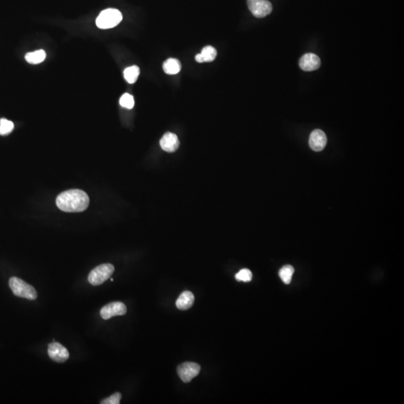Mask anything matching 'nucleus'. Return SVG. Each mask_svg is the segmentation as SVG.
Masks as SVG:
<instances>
[{"instance_id":"nucleus-9","label":"nucleus","mask_w":404,"mask_h":404,"mask_svg":"<svg viewBox=\"0 0 404 404\" xmlns=\"http://www.w3.org/2000/svg\"><path fill=\"white\" fill-rule=\"evenodd\" d=\"M326 142L327 138L323 130L317 129L310 135L309 146L313 151H321L326 147Z\"/></svg>"},{"instance_id":"nucleus-12","label":"nucleus","mask_w":404,"mask_h":404,"mask_svg":"<svg viewBox=\"0 0 404 404\" xmlns=\"http://www.w3.org/2000/svg\"><path fill=\"white\" fill-rule=\"evenodd\" d=\"M194 302L195 296L193 293L190 291H184L177 299L176 306L178 309L185 311L191 308Z\"/></svg>"},{"instance_id":"nucleus-14","label":"nucleus","mask_w":404,"mask_h":404,"mask_svg":"<svg viewBox=\"0 0 404 404\" xmlns=\"http://www.w3.org/2000/svg\"><path fill=\"white\" fill-rule=\"evenodd\" d=\"M181 62L176 58H171L166 60L163 64V70L169 75H175L181 71Z\"/></svg>"},{"instance_id":"nucleus-18","label":"nucleus","mask_w":404,"mask_h":404,"mask_svg":"<svg viewBox=\"0 0 404 404\" xmlns=\"http://www.w3.org/2000/svg\"><path fill=\"white\" fill-rule=\"evenodd\" d=\"M13 127L14 125L12 121H8L5 118H1L0 120V135L1 136L9 134L13 130Z\"/></svg>"},{"instance_id":"nucleus-15","label":"nucleus","mask_w":404,"mask_h":404,"mask_svg":"<svg viewBox=\"0 0 404 404\" xmlns=\"http://www.w3.org/2000/svg\"><path fill=\"white\" fill-rule=\"evenodd\" d=\"M46 54L43 49L34 51V52H28L25 55V58L27 62L29 64H39L44 61L46 58Z\"/></svg>"},{"instance_id":"nucleus-17","label":"nucleus","mask_w":404,"mask_h":404,"mask_svg":"<svg viewBox=\"0 0 404 404\" xmlns=\"http://www.w3.org/2000/svg\"><path fill=\"white\" fill-rule=\"evenodd\" d=\"M294 272V268L290 265H286L283 266L279 270V276L283 282L289 284L291 281L292 276Z\"/></svg>"},{"instance_id":"nucleus-4","label":"nucleus","mask_w":404,"mask_h":404,"mask_svg":"<svg viewBox=\"0 0 404 404\" xmlns=\"http://www.w3.org/2000/svg\"><path fill=\"white\" fill-rule=\"evenodd\" d=\"M115 270L111 263H103L93 269L88 275V282L94 286L100 285L110 278Z\"/></svg>"},{"instance_id":"nucleus-13","label":"nucleus","mask_w":404,"mask_h":404,"mask_svg":"<svg viewBox=\"0 0 404 404\" xmlns=\"http://www.w3.org/2000/svg\"><path fill=\"white\" fill-rule=\"evenodd\" d=\"M217 52L215 48L206 46L203 48L201 53L196 55V61L199 63L210 62L216 57Z\"/></svg>"},{"instance_id":"nucleus-5","label":"nucleus","mask_w":404,"mask_h":404,"mask_svg":"<svg viewBox=\"0 0 404 404\" xmlns=\"http://www.w3.org/2000/svg\"><path fill=\"white\" fill-rule=\"evenodd\" d=\"M247 4L255 17L263 18L272 12V4L267 0H247Z\"/></svg>"},{"instance_id":"nucleus-6","label":"nucleus","mask_w":404,"mask_h":404,"mask_svg":"<svg viewBox=\"0 0 404 404\" xmlns=\"http://www.w3.org/2000/svg\"><path fill=\"white\" fill-rule=\"evenodd\" d=\"M201 366L195 362H184L178 367V374L184 383H190L199 375Z\"/></svg>"},{"instance_id":"nucleus-7","label":"nucleus","mask_w":404,"mask_h":404,"mask_svg":"<svg viewBox=\"0 0 404 404\" xmlns=\"http://www.w3.org/2000/svg\"><path fill=\"white\" fill-rule=\"evenodd\" d=\"M127 313V307L123 302H113L103 306L100 310V316L104 320H109L115 316H122Z\"/></svg>"},{"instance_id":"nucleus-11","label":"nucleus","mask_w":404,"mask_h":404,"mask_svg":"<svg viewBox=\"0 0 404 404\" xmlns=\"http://www.w3.org/2000/svg\"><path fill=\"white\" fill-rule=\"evenodd\" d=\"M160 146L166 152H175L179 148L180 142L178 136L172 133H165L160 141Z\"/></svg>"},{"instance_id":"nucleus-19","label":"nucleus","mask_w":404,"mask_h":404,"mask_svg":"<svg viewBox=\"0 0 404 404\" xmlns=\"http://www.w3.org/2000/svg\"><path fill=\"white\" fill-rule=\"evenodd\" d=\"M119 103L120 105L123 106V107L127 108V109H133L135 104L134 98H133L131 94L126 93V94H123V95L121 96V98H120Z\"/></svg>"},{"instance_id":"nucleus-16","label":"nucleus","mask_w":404,"mask_h":404,"mask_svg":"<svg viewBox=\"0 0 404 404\" xmlns=\"http://www.w3.org/2000/svg\"><path fill=\"white\" fill-rule=\"evenodd\" d=\"M139 73H140V70L137 66L134 65L127 67L124 71V79L128 83H135L139 77Z\"/></svg>"},{"instance_id":"nucleus-8","label":"nucleus","mask_w":404,"mask_h":404,"mask_svg":"<svg viewBox=\"0 0 404 404\" xmlns=\"http://www.w3.org/2000/svg\"><path fill=\"white\" fill-rule=\"evenodd\" d=\"M48 355L54 362H59V363L65 362L70 356L68 350L60 343L55 342V341L49 344Z\"/></svg>"},{"instance_id":"nucleus-2","label":"nucleus","mask_w":404,"mask_h":404,"mask_svg":"<svg viewBox=\"0 0 404 404\" xmlns=\"http://www.w3.org/2000/svg\"><path fill=\"white\" fill-rule=\"evenodd\" d=\"M9 286L15 296L24 299L34 300L37 299V293L35 289L17 277H11L9 280Z\"/></svg>"},{"instance_id":"nucleus-21","label":"nucleus","mask_w":404,"mask_h":404,"mask_svg":"<svg viewBox=\"0 0 404 404\" xmlns=\"http://www.w3.org/2000/svg\"><path fill=\"white\" fill-rule=\"evenodd\" d=\"M121 398H122V395H121V394L119 393V392H116V393L113 394V395H111V396H109V398L103 400V401H102L101 402H100V404H119L120 401H121Z\"/></svg>"},{"instance_id":"nucleus-10","label":"nucleus","mask_w":404,"mask_h":404,"mask_svg":"<svg viewBox=\"0 0 404 404\" xmlns=\"http://www.w3.org/2000/svg\"><path fill=\"white\" fill-rule=\"evenodd\" d=\"M320 58L314 53H306L301 57L299 67L305 71H313L320 67Z\"/></svg>"},{"instance_id":"nucleus-3","label":"nucleus","mask_w":404,"mask_h":404,"mask_svg":"<svg viewBox=\"0 0 404 404\" xmlns=\"http://www.w3.org/2000/svg\"><path fill=\"white\" fill-rule=\"evenodd\" d=\"M122 13L118 9L108 8L103 10L97 16L96 24L102 29L114 28L122 20Z\"/></svg>"},{"instance_id":"nucleus-20","label":"nucleus","mask_w":404,"mask_h":404,"mask_svg":"<svg viewBox=\"0 0 404 404\" xmlns=\"http://www.w3.org/2000/svg\"><path fill=\"white\" fill-rule=\"evenodd\" d=\"M235 278L238 281H244V282H248L252 279V273L251 271L248 269H242L239 271L238 273L235 275Z\"/></svg>"},{"instance_id":"nucleus-1","label":"nucleus","mask_w":404,"mask_h":404,"mask_svg":"<svg viewBox=\"0 0 404 404\" xmlns=\"http://www.w3.org/2000/svg\"><path fill=\"white\" fill-rule=\"evenodd\" d=\"M89 197L81 190H70L57 196L56 205L67 212H79L85 210L89 205Z\"/></svg>"}]
</instances>
